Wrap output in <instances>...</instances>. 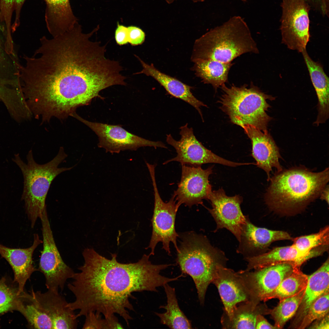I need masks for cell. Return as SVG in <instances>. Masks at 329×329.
I'll list each match as a JSON object with an SVG mask.
<instances>
[{
    "label": "cell",
    "instance_id": "obj_2",
    "mask_svg": "<svg viewBox=\"0 0 329 329\" xmlns=\"http://www.w3.org/2000/svg\"><path fill=\"white\" fill-rule=\"evenodd\" d=\"M83 264L75 273L67 285L75 297L68 305L78 310V317L94 312L105 318L115 314L129 326L132 320L129 310L134 311L129 301L132 293L143 291L158 292L157 288L171 282V278L160 274L169 264H154L150 255L144 254L137 262L123 264L118 261L117 255L108 259L91 248L83 253Z\"/></svg>",
    "mask_w": 329,
    "mask_h": 329
},
{
    "label": "cell",
    "instance_id": "obj_25",
    "mask_svg": "<svg viewBox=\"0 0 329 329\" xmlns=\"http://www.w3.org/2000/svg\"><path fill=\"white\" fill-rule=\"evenodd\" d=\"M302 53L318 98V114L314 124L318 125L325 122L329 118V78L321 65L313 61L306 49Z\"/></svg>",
    "mask_w": 329,
    "mask_h": 329
},
{
    "label": "cell",
    "instance_id": "obj_27",
    "mask_svg": "<svg viewBox=\"0 0 329 329\" xmlns=\"http://www.w3.org/2000/svg\"><path fill=\"white\" fill-rule=\"evenodd\" d=\"M192 70L204 83L211 85L216 90L228 80L232 62L224 63L213 59L196 60Z\"/></svg>",
    "mask_w": 329,
    "mask_h": 329
},
{
    "label": "cell",
    "instance_id": "obj_33",
    "mask_svg": "<svg viewBox=\"0 0 329 329\" xmlns=\"http://www.w3.org/2000/svg\"><path fill=\"white\" fill-rule=\"evenodd\" d=\"M305 289L297 294L279 301L278 304L270 309L271 314L277 329L282 328L295 314L303 296Z\"/></svg>",
    "mask_w": 329,
    "mask_h": 329
},
{
    "label": "cell",
    "instance_id": "obj_44",
    "mask_svg": "<svg viewBox=\"0 0 329 329\" xmlns=\"http://www.w3.org/2000/svg\"><path fill=\"white\" fill-rule=\"evenodd\" d=\"M166 2L168 4H171L173 2L175 1L176 0H165ZM194 2H203L205 0H192ZM241 1L244 2H247V0H240Z\"/></svg>",
    "mask_w": 329,
    "mask_h": 329
},
{
    "label": "cell",
    "instance_id": "obj_37",
    "mask_svg": "<svg viewBox=\"0 0 329 329\" xmlns=\"http://www.w3.org/2000/svg\"><path fill=\"white\" fill-rule=\"evenodd\" d=\"M17 296L3 279L0 281V313L10 310H17L20 302L16 299Z\"/></svg>",
    "mask_w": 329,
    "mask_h": 329
},
{
    "label": "cell",
    "instance_id": "obj_10",
    "mask_svg": "<svg viewBox=\"0 0 329 329\" xmlns=\"http://www.w3.org/2000/svg\"><path fill=\"white\" fill-rule=\"evenodd\" d=\"M180 140H175L171 134L166 136V142L175 149L177 155L164 163L177 161L182 165L201 166L203 164L215 163L231 167L247 165V163L234 162L228 160L215 154L208 150L199 141L194 135L192 128L186 123L180 128Z\"/></svg>",
    "mask_w": 329,
    "mask_h": 329
},
{
    "label": "cell",
    "instance_id": "obj_30",
    "mask_svg": "<svg viewBox=\"0 0 329 329\" xmlns=\"http://www.w3.org/2000/svg\"><path fill=\"white\" fill-rule=\"evenodd\" d=\"M24 296L27 303L21 302L17 310L24 316L30 326L34 329H53L51 320L33 295L27 294Z\"/></svg>",
    "mask_w": 329,
    "mask_h": 329
},
{
    "label": "cell",
    "instance_id": "obj_17",
    "mask_svg": "<svg viewBox=\"0 0 329 329\" xmlns=\"http://www.w3.org/2000/svg\"><path fill=\"white\" fill-rule=\"evenodd\" d=\"M242 128L251 140L252 155L256 161V165L266 172L269 181L273 168H276L278 172L282 170L279 162L281 156L278 147L268 132L250 125Z\"/></svg>",
    "mask_w": 329,
    "mask_h": 329
},
{
    "label": "cell",
    "instance_id": "obj_26",
    "mask_svg": "<svg viewBox=\"0 0 329 329\" xmlns=\"http://www.w3.org/2000/svg\"><path fill=\"white\" fill-rule=\"evenodd\" d=\"M240 303L234 308L230 316L223 313L221 319L223 328L255 329L257 316L269 314L270 309L265 304L253 301Z\"/></svg>",
    "mask_w": 329,
    "mask_h": 329
},
{
    "label": "cell",
    "instance_id": "obj_41",
    "mask_svg": "<svg viewBox=\"0 0 329 329\" xmlns=\"http://www.w3.org/2000/svg\"><path fill=\"white\" fill-rule=\"evenodd\" d=\"M309 329H329V313L324 317L316 320L307 327Z\"/></svg>",
    "mask_w": 329,
    "mask_h": 329
},
{
    "label": "cell",
    "instance_id": "obj_32",
    "mask_svg": "<svg viewBox=\"0 0 329 329\" xmlns=\"http://www.w3.org/2000/svg\"><path fill=\"white\" fill-rule=\"evenodd\" d=\"M19 64L16 55L9 51L6 30L0 21V78L8 80L16 78Z\"/></svg>",
    "mask_w": 329,
    "mask_h": 329
},
{
    "label": "cell",
    "instance_id": "obj_20",
    "mask_svg": "<svg viewBox=\"0 0 329 329\" xmlns=\"http://www.w3.org/2000/svg\"><path fill=\"white\" fill-rule=\"evenodd\" d=\"M42 243L38 235L35 234L32 245L27 248H11L0 244V254L11 266L14 280L18 284V296L23 292L27 281L36 270L33 264V255L36 249Z\"/></svg>",
    "mask_w": 329,
    "mask_h": 329
},
{
    "label": "cell",
    "instance_id": "obj_8",
    "mask_svg": "<svg viewBox=\"0 0 329 329\" xmlns=\"http://www.w3.org/2000/svg\"><path fill=\"white\" fill-rule=\"evenodd\" d=\"M154 191V198L153 214L151 219L152 226V235L148 246L151 251L149 255H154L157 244L161 242L162 249L170 255V244L173 243L177 252L178 247L177 239L179 236L175 229V221L179 206L173 195L169 200L164 202L161 198L157 189L155 176V166L150 164L147 166Z\"/></svg>",
    "mask_w": 329,
    "mask_h": 329
},
{
    "label": "cell",
    "instance_id": "obj_12",
    "mask_svg": "<svg viewBox=\"0 0 329 329\" xmlns=\"http://www.w3.org/2000/svg\"><path fill=\"white\" fill-rule=\"evenodd\" d=\"M282 42L302 52L309 41V9L304 0H282Z\"/></svg>",
    "mask_w": 329,
    "mask_h": 329
},
{
    "label": "cell",
    "instance_id": "obj_36",
    "mask_svg": "<svg viewBox=\"0 0 329 329\" xmlns=\"http://www.w3.org/2000/svg\"><path fill=\"white\" fill-rule=\"evenodd\" d=\"M25 0H0V21L3 24L8 33L11 32L12 13L15 10L16 16L14 27L19 22L21 9Z\"/></svg>",
    "mask_w": 329,
    "mask_h": 329
},
{
    "label": "cell",
    "instance_id": "obj_23",
    "mask_svg": "<svg viewBox=\"0 0 329 329\" xmlns=\"http://www.w3.org/2000/svg\"><path fill=\"white\" fill-rule=\"evenodd\" d=\"M135 55L140 61L143 69L141 71L134 74L143 73L151 76L164 87L168 94L175 98L184 101L194 107L203 119L200 108L202 106L207 107V106L193 95L191 91L192 87L161 72L152 64L149 65L138 56Z\"/></svg>",
    "mask_w": 329,
    "mask_h": 329
},
{
    "label": "cell",
    "instance_id": "obj_19",
    "mask_svg": "<svg viewBox=\"0 0 329 329\" xmlns=\"http://www.w3.org/2000/svg\"><path fill=\"white\" fill-rule=\"evenodd\" d=\"M318 256V252L314 249L309 252H304L293 244L277 247L265 253L246 257L248 264L246 270L257 269L283 263H289L300 268L307 260Z\"/></svg>",
    "mask_w": 329,
    "mask_h": 329
},
{
    "label": "cell",
    "instance_id": "obj_11",
    "mask_svg": "<svg viewBox=\"0 0 329 329\" xmlns=\"http://www.w3.org/2000/svg\"><path fill=\"white\" fill-rule=\"evenodd\" d=\"M83 123L97 136L98 147L104 149L106 152L119 153L126 150H136L140 147H150L167 148L161 141H153L131 133L120 125H111L92 122L83 118L76 112L71 115Z\"/></svg>",
    "mask_w": 329,
    "mask_h": 329
},
{
    "label": "cell",
    "instance_id": "obj_6",
    "mask_svg": "<svg viewBox=\"0 0 329 329\" xmlns=\"http://www.w3.org/2000/svg\"><path fill=\"white\" fill-rule=\"evenodd\" d=\"M63 148L61 147L57 155L51 161L40 164L34 160L32 150L27 156V164L20 158L19 154H15L12 160L19 167L23 175L24 187L22 199L25 202L28 217L33 228L37 219L40 218L47 208L45 201L51 185L59 174L73 169L69 167H58V165L67 157Z\"/></svg>",
    "mask_w": 329,
    "mask_h": 329
},
{
    "label": "cell",
    "instance_id": "obj_31",
    "mask_svg": "<svg viewBox=\"0 0 329 329\" xmlns=\"http://www.w3.org/2000/svg\"><path fill=\"white\" fill-rule=\"evenodd\" d=\"M308 278V275L303 273L300 268H295L270 295L268 300L277 299L280 301L297 294L306 288Z\"/></svg>",
    "mask_w": 329,
    "mask_h": 329
},
{
    "label": "cell",
    "instance_id": "obj_39",
    "mask_svg": "<svg viewBox=\"0 0 329 329\" xmlns=\"http://www.w3.org/2000/svg\"><path fill=\"white\" fill-rule=\"evenodd\" d=\"M127 28L129 43L134 46L141 44L144 42L145 35L141 29L133 26H128Z\"/></svg>",
    "mask_w": 329,
    "mask_h": 329
},
{
    "label": "cell",
    "instance_id": "obj_13",
    "mask_svg": "<svg viewBox=\"0 0 329 329\" xmlns=\"http://www.w3.org/2000/svg\"><path fill=\"white\" fill-rule=\"evenodd\" d=\"M182 175L178 188L173 194L177 204L189 207L202 204L203 200H208L212 190L208 178L212 173L213 166L203 169L201 166L182 165Z\"/></svg>",
    "mask_w": 329,
    "mask_h": 329
},
{
    "label": "cell",
    "instance_id": "obj_42",
    "mask_svg": "<svg viewBox=\"0 0 329 329\" xmlns=\"http://www.w3.org/2000/svg\"><path fill=\"white\" fill-rule=\"evenodd\" d=\"M255 329H277L274 325L269 323L262 315H258L256 318Z\"/></svg>",
    "mask_w": 329,
    "mask_h": 329
},
{
    "label": "cell",
    "instance_id": "obj_7",
    "mask_svg": "<svg viewBox=\"0 0 329 329\" xmlns=\"http://www.w3.org/2000/svg\"><path fill=\"white\" fill-rule=\"evenodd\" d=\"M221 87L223 94L218 103L232 123L242 128L252 126L268 132L267 127L272 118L266 112L271 107L267 101L273 100L274 97L262 92L252 83L249 88L246 85L228 87L225 84Z\"/></svg>",
    "mask_w": 329,
    "mask_h": 329
},
{
    "label": "cell",
    "instance_id": "obj_43",
    "mask_svg": "<svg viewBox=\"0 0 329 329\" xmlns=\"http://www.w3.org/2000/svg\"><path fill=\"white\" fill-rule=\"evenodd\" d=\"M320 198L322 200H325L326 202L329 204V187L328 185H327L324 187L321 192L320 196Z\"/></svg>",
    "mask_w": 329,
    "mask_h": 329
},
{
    "label": "cell",
    "instance_id": "obj_38",
    "mask_svg": "<svg viewBox=\"0 0 329 329\" xmlns=\"http://www.w3.org/2000/svg\"><path fill=\"white\" fill-rule=\"evenodd\" d=\"M83 329H107L106 319H103L101 314L94 312L88 313L86 316Z\"/></svg>",
    "mask_w": 329,
    "mask_h": 329
},
{
    "label": "cell",
    "instance_id": "obj_1",
    "mask_svg": "<svg viewBox=\"0 0 329 329\" xmlns=\"http://www.w3.org/2000/svg\"><path fill=\"white\" fill-rule=\"evenodd\" d=\"M78 23L51 39L43 36L34 56L24 55L19 76L27 103L37 118L64 119L78 107L101 97V90L124 85L126 77L117 61L105 56L106 45L90 38Z\"/></svg>",
    "mask_w": 329,
    "mask_h": 329
},
{
    "label": "cell",
    "instance_id": "obj_9",
    "mask_svg": "<svg viewBox=\"0 0 329 329\" xmlns=\"http://www.w3.org/2000/svg\"><path fill=\"white\" fill-rule=\"evenodd\" d=\"M42 224L43 249L39 270L44 275L48 290H63L67 280L75 272L62 260L55 244L48 219L47 208L40 218Z\"/></svg>",
    "mask_w": 329,
    "mask_h": 329
},
{
    "label": "cell",
    "instance_id": "obj_15",
    "mask_svg": "<svg viewBox=\"0 0 329 329\" xmlns=\"http://www.w3.org/2000/svg\"><path fill=\"white\" fill-rule=\"evenodd\" d=\"M208 200L210 201L212 208L207 209L216 223L217 229L225 228L228 229L239 242L242 228L246 219L240 208L242 197L239 195L228 196L221 188L211 190Z\"/></svg>",
    "mask_w": 329,
    "mask_h": 329
},
{
    "label": "cell",
    "instance_id": "obj_3",
    "mask_svg": "<svg viewBox=\"0 0 329 329\" xmlns=\"http://www.w3.org/2000/svg\"><path fill=\"white\" fill-rule=\"evenodd\" d=\"M329 168L314 172L294 167L277 172L264 195L268 207L278 213L295 214L319 196L329 181Z\"/></svg>",
    "mask_w": 329,
    "mask_h": 329
},
{
    "label": "cell",
    "instance_id": "obj_5",
    "mask_svg": "<svg viewBox=\"0 0 329 329\" xmlns=\"http://www.w3.org/2000/svg\"><path fill=\"white\" fill-rule=\"evenodd\" d=\"M181 236L176 261L182 274L192 278L200 304L203 306L208 287L212 283L218 268L225 266L226 258L204 236L189 232Z\"/></svg>",
    "mask_w": 329,
    "mask_h": 329
},
{
    "label": "cell",
    "instance_id": "obj_14",
    "mask_svg": "<svg viewBox=\"0 0 329 329\" xmlns=\"http://www.w3.org/2000/svg\"><path fill=\"white\" fill-rule=\"evenodd\" d=\"M296 267L291 264H277L254 270L238 272L249 290L253 301L265 302L281 282Z\"/></svg>",
    "mask_w": 329,
    "mask_h": 329
},
{
    "label": "cell",
    "instance_id": "obj_40",
    "mask_svg": "<svg viewBox=\"0 0 329 329\" xmlns=\"http://www.w3.org/2000/svg\"><path fill=\"white\" fill-rule=\"evenodd\" d=\"M115 38L116 43L119 45H122L128 43L127 27L121 25L118 23L115 31Z\"/></svg>",
    "mask_w": 329,
    "mask_h": 329
},
{
    "label": "cell",
    "instance_id": "obj_35",
    "mask_svg": "<svg viewBox=\"0 0 329 329\" xmlns=\"http://www.w3.org/2000/svg\"><path fill=\"white\" fill-rule=\"evenodd\" d=\"M329 293L317 299L310 306L298 329L308 327L315 320L329 313Z\"/></svg>",
    "mask_w": 329,
    "mask_h": 329
},
{
    "label": "cell",
    "instance_id": "obj_22",
    "mask_svg": "<svg viewBox=\"0 0 329 329\" xmlns=\"http://www.w3.org/2000/svg\"><path fill=\"white\" fill-rule=\"evenodd\" d=\"M288 232L257 227L246 218L241 230L238 251L253 253L263 251L273 242L282 240H292Z\"/></svg>",
    "mask_w": 329,
    "mask_h": 329
},
{
    "label": "cell",
    "instance_id": "obj_28",
    "mask_svg": "<svg viewBox=\"0 0 329 329\" xmlns=\"http://www.w3.org/2000/svg\"><path fill=\"white\" fill-rule=\"evenodd\" d=\"M163 287L166 294L167 304L165 306H161L160 308L164 309L166 312L163 313H155L159 317L161 323L171 329L192 328L191 321L179 308L175 288L168 283Z\"/></svg>",
    "mask_w": 329,
    "mask_h": 329
},
{
    "label": "cell",
    "instance_id": "obj_24",
    "mask_svg": "<svg viewBox=\"0 0 329 329\" xmlns=\"http://www.w3.org/2000/svg\"><path fill=\"white\" fill-rule=\"evenodd\" d=\"M46 5L45 15L47 28L53 37L72 29L77 23L69 0H44Z\"/></svg>",
    "mask_w": 329,
    "mask_h": 329
},
{
    "label": "cell",
    "instance_id": "obj_4",
    "mask_svg": "<svg viewBox=\"0 0 329 329\" xmlns=\"http://www.w3.org/2000/svg\"><path fill=\"white\" fill-rule=\"evenodd\" d=\"M247 53L257 54L259 50L243 19L235 16L196 40L191 60L193 62L210 59L230 63Z\"/></svg>",
    "mask_w": 329,
    "mask_h": 329
},
{
    "label": "cell",
    "instance_id": "obj_34",
    "mask_svg": "<svg viewBox=\"0 0 329 329\" xmlns=\"http://www.w3.org/2000/svg\"><path fill=\"white\" fill-rule=\"evenodd\" d=\"M329 230L328 226L317 233L293 238L292 244L299 250L306 252L321 246L329 245Z\"/></svg>",
    "mask_w": 329,
    "mask_h": 329
},
{
    "label": "cell",
    "instance_id": "obj_29",
    "mask_svg": "<svg viewBox=\"0 0 329 329\" xmlns=\"http://www.w3.org/2000/svg\"><path fill=\"white\" fill-rule=\"evenodd\" d=\"M0 101L11 115L22 111L26 101L19 81L0 78Z\"/></svg>",
    "mask_w": 329,
    "mask_h": 329
},
{
    "label": "cell",
    "instance_id": "obj_18",
    "mask_svg": "<svg viewBox=\"0 0 329 329\" xmlns=\"http://www.w3.org/2000/svg\"><path fill=\"white\" fill-rule=\"evenodd\" d=\"M41 307L51 320L53 328L73 329L78 326L77 314L58 292L48 290L44 292L32 291Z\"/></svg>",
    "mask_w": 329,
    "mask_h": 329
},
{
    "label": "cell",
    "instance_id": "obj_16",
    "mask_svg": "<svg viewBox=\"0 0 329 329\" xmlns=\"http://www.w3.org/2000/svg\"><path fill=\"white\" fill-rule=\"evenodd\" d=\"M212 283L218 289L224 306V312L228 316L231 315L238 304L253 301L251 294L238 272H236L226 266H221Z\"/></svg>",
    "mask_w": 329,
    "mask_h": 329
},
{
    "label": "cell",
    "instance_id": "obj_21",
    "mask_svg": "<svg viewBox=\"0 0 329 329\" xmlns=\"http://www.w3.org/2000/svg\"><path fill=\"white\" fill-rule=\"evenodd\" d=\"M329 259L308 276L304 293L289 328L298 329L310 306L321 296L329 293Z\"/></svg>",
    "mask_w": 329,
    "mask_h": 329
}]
</instances>
